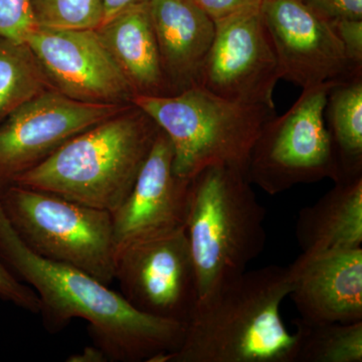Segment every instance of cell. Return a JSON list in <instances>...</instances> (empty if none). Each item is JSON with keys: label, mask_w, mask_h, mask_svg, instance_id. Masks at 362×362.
Masks as SVG:
<instances>
[{"label": "cell", "mask_w": 362, "mask_h": 362, "mask_svg": "<svg viewBox=\"0 0 362 362\" xmlns=\"http://www.w3.org/2000/svg\"><path fill=\"white\" fill-rule=\"evenodd\" d=\"M0 259L37 294L47 329L57 332L74 319H84L95 346L107 361L159 362L182 341L185 323L142 313L89 274L28 249L1 206Z\"/></svg>", "instance_id": "6da1fadb"}, {"label": "cell", "mask_w": 362, "mask_h": 362, "mask_svg": "<svg viewBox=\"0 0 362 362\" xmlns=\"http://www.w3.org/2000/svg\"><path fill=\"white\" fill-rule=\"evenodd\" d=\"M289 266L246 270L199 298L175 351L159 362H296V333L281 306Z\"/></svg>", "instance_id": "7a4b0ae2"}, {"label": "cell", "mask_w": 362, "mask_h": 362, "mask_svg": "<svg viewBox=\"0 0 362 362\" xmlns=\"http://www.w3.org/2000/svg\"><path fill=\"white\" fill-rule=\"evenodd\" d=\"M159 129L132 105L78 133L11 185L113 213L129 194Z\"/></svg>", "instance_id": "3957f363"}, {"label": "cell", "mask_w": 362, "mask_h": 362, "mask_svg": "<svg viewBox=\"0 0 362 362\" xmlns=\"http://www.w3.org/2000/svg\"><path fill=\"white\" fill-rule=\"evenodd\" d=\"M265 216L246 171L209 166L190 178L185 230L199 298L246 271L262 254Z\"/></svg>", "instance_id": "277c9868"}, {"label": "cell", "mask_w": 362, "mask_h": 362, "mask_svg": "<svg viewBox=\"0 0 362 362\" xmlns=\"http://www.w3.org/2000/svg\"><path fill=\"white\" fill-rule=\"evenodd\" d=\"M132 105L168 136L173 171L185 180L214 165L247 173L252 145L275 108L228 101L202 88L168 95H136Z\"/></svg>", "instance_id": "5b68a950"}, {"label": "cell", "mask_w": 362, "mask_h": 362, "mask_svg": "<svg viewBox=\"0 0 362 362\" xmlns=\"http://www.w3.org/2000/svg\"><path fill=\"white\" fill-rule=\"evenodd\" d=\"M0 206L14 232L35 254L108 286L115 280L110 211L18 185L0 187Z\"/></svg>", "instance_id": "8992f818"}, {"label": "cell", "mask_w": 362, "mask_h": 362, "mask_svg": "<svg viewBox=\"0 0 362 362\" xmlns=\"http://www.w3.org/2000/svg\"><path fill=\"white\" fill-rule=\"evenodd\" d=\"M337 81L303 89L289 110L267 121L247 162L252 185L276 195L305 183L337 180L324 118L328 92Z\"/></svg>", "instance_id": "52a82bcc"}, {"label": "cell", "mask_w": 362, "mask_h": 362, "mask_svg": "<svg viewBox=\"0 0 362 362\" xmlns=\"http://www.w3.org/2000/svg\"><path fill=\"white\" fill-rule=\"evenodd\" d=\"M115 280L137 310L187 323L199 295L185 226L121 247Z\"/></svg>", "instance_id": "ba28073f"}, {"label": "cell", "mask_w": 362, "mask_h": 362, "mask_svg": "<svg viewBox=\"0 0 362 362\" xmlns=\"http://www.w3.org/2000/svg\"><path fill=\"white\" fill-rule=\"evenodd\" d=\"M214 25L197 87L235 103L275 108L280 73L259 6L214 21Z\"/></svg>", "instance_id": "9c48e42d"}, {"label": "cell", "mask_w": 362, "mask_h": 362, "mask_svg": "<svg viewBox=\"0 0 362 362\" xmlns=\"http://www.w3.org/2000/svg\"><path fill=\"white\" fill-rule=\"evenodd\" d=\"M127 109L45 90L0 123V187L45 160L74 136Z\"/></svg>", "instance_id": "30bf717a"}, {"label": "cell", "mask_w": 362, "mask_h": 362, "mask_svg": "<svg viewBox=\"0 0 362 362\" xmlns=\"http://www.w3.org/2000/svg\"><path fill=\"white\" fill-rule=\"evenodd\" d=\"M49 84L65 96L92 104H132L123 71L97 30L39 28L26 40Z\"/></svg>", "instance_id": "8fae6325"}, {"label": "cell", "mask_w": 362, "mask_h": 362, "mask_svg": "<svg viewBox=\"0 0 362 362\" xmlns=\"http://www.w3.org/2000/svg\"><path fill=\"white\" fill-rule=\"evenodd\" d=\"M259 9L281 80L307 89L362 71L350 65L330 21L303 2L263 0Z\"/></svg>", "instance_id": "7c38bea8"}, {"label": "cell", "mask_w": 362, "mask_h": 362, "mask_svg": "<svg viewBox=\"0 0 362 362\" xmlns=\"http://www.w3.org/2000/svg\"><path fill=\"white\" fill-rule=\"evenodd\" d=\"M189 180L173 171V150L159 131L129 194L112 213L117 252L136 240L183 228Z\"/></svg>", "instance_id": "4fadbf2b"}, {"label": "cell", "mask_w": 362, "mask_h": 362, "mask_svg": "<svg viewBox=\"0 0 362 362\" xmlns=\"http://www.w3.org/2000/svg\"><path fill=\"white\" fill-rule=\"evenodd\" d=\"M289 269L288 296L302 322L362 321V247L302 252Z\"/></svg>", "instance_id": "5bb4252c"}, {"label": "cell", "mask_w": 362, "mask_h": 362, "mask_svg": "<svg viewBox=\"0 0 362 362\" xmlns=\"http://www.w3.org/2000/svg\"><path fill=\"white\" fill-rule=\"evenodd\" d=\"M162 69L171 95L197 86L216 33L195 0H150Z\"/></svg>", "instance_id": "9a60e30c"}, {"label": "cell", "mask_w": 362, "mask_h": 362, "mask_svg": "<svg viewBox=\"0 0 362 362\" xmlns=\"http://www.w3.org/2000/svg\"><path fill=\"white\" fill-rule=\"evenodd\" d=\"M136 95L168 96L169 92L149 4H136L96 28Z\"/></svg>", "instance_id": "2e32d148"}, {"label": "cell", "mask_w": 362, "mask_h": 362, "mask_svg": "<svg viewBox=\"0 0 362 362\" xmlns=\"http://www.w3.org/2000/svg\"><path fill=\"white\" fill-rule=\"evenodd\" d=\"M296 239L305 254L356 249L362 245V176L338 181L298 216Z\"/></svg>", "instance_id": "e0dca14e"}, {"label": "cell", "mask_w": 362, "mask_h": 362, "mask_svg": "<svg viewBox=\"0 0 362 362\" xmlns=\"http://www.w3.org/2000/svg\"><path fill=\"white\" fill-rule=\"evenodd\" d=\"M337 180L362 176V71L330 88L324 110Z\"/></svg>", "instance_id": "ac0fdd59"}, {"label": "cell", "mask_w": 362, "mask_h": 362, "mask_svg": "<svg viewBox=\"0 0 362 362\" xmlns=\"http://www.w3.org/2000/svg\"><path fill=\"white\" fill-rule=\"evenodd\" d=\"M49 82L25 42L0 37V122Z\"/></svg>", "instance_id": "d6986e66"}, {"label": "cell", "mask_w": 362, "mask_h": 362, "mask_svg": "<svg viewBox=\"0 0 362 362\" xmlns=\"http://www.w3.org/2000/svg\"><path fill=\"white\" fill-rule=\"evenodd\" d=\"M295 323L296 362H362V321Z\"/></svg>", "instance_id": "ffe728a7"}, {"label": "cell", "mask_w": 362, "mask_h": 362, "mask_svg": "<svg viewBox=\"0 0 362 362\" xmlns=\"http://www.w3.org/2000/svg\"><path fill=\"white\" fill-rule=\"evenodd\" d=\"M39 28L96 30L105 18L104 0H30Z\"/></svg>", "instance_id": "44dd1931"}, {"label": "cell", "mask_w": 362, "mask_h": 362, "mask_svg": "<svg viewBox=\"0 0 362 362\" xmlns=\"http://www.w3.org/2000/svg\"><path fill=\"white\" fill-rule=\"evenodd\" d=\"M37 28L30 0H0V37L25 42Z\"/></svg>", "instance_id": "7402d4cb"}, {"label": "cell", "mask_w": 362, "mask_h": 362, "mask_svg": "<svg viewBox=\"0 0 362 362\" xmlns=\"http://www.w3.org/2000/svg\"><path fill=\"white\" fill-rule=\"evenodd\" d=\"M0 298L23 310L40 313V300L32 288L21 282L0 259Z\"/></svg>", "instance_id": "603a6c76"}, {"label": "cell", "mask_w": 362, "mask_h": 362, "mask_svg": "<svg viewBox=\"0 0 362 362\" xmlns=\"http://www.w3.org/2000/svg\"><path fill=\"white\" fill-rule=\"evenodd\" d=\"M330 23L342 44L350 65L362 69V20L337 18L331 20Z\"/></svg>", "instance_id": "cb8c5ba5"}, {"label": "cell", "mask_w": 362, "mask_h": 362, "mask_svg": "<svg viewBox=\"0 0 362 362\" xmlns=\"http://www.w3.org/2000/svg\"><path fill=\"white\" fill-rule=\"evenodd\" d=\"M327 20H362V0H300Z\"/></svg>", "instance_id": "d4e9b609"}, {"label": "cell", "mask_w": 362, "mask_h": 362, "mask_svg": "<svg viewBox=\"0 0 362 362\" xmlns=\"http://www.w3.org/2000/svg\"><path fill=\"white\" fill-rule=\"evenodd\" d=\"M262 1L263 0H195L197 6L214 21L249 7L261 6Z\"/></svg>", "instance_id": "484cf974"}, {"label": "cell", "mask_w": 362, "mask_h": 362, "mask_svg": "<svg viewBox=\"0 0 362 362\" xmlns=\"http://www.w3.org/2000/svg\"><path fill=\"white\" fill-rule=\"evenodd\" d=\"M150 0H104V21L120 13L123 9L136 4H147Z\"/></svg>", "instance_id": "4316f807"}, {"label": "cell", "mask_w": 362, "mask_h": 362, "mask_svg": "<svg viewBox=\"0 0 362 362\" xmlns=\"http://www.w3.org/2000/svg\"><path fill=\"white\" fill-rule=\"evenodd\" d=\"M71 362H107L106 356L98 347H86L82 354H76L68 359Z\"/></svg>", "instance_id": "83f0119b"}]
</instances>
